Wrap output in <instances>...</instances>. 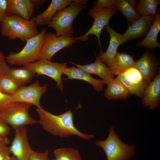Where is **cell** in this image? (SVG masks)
<instances>
[{
	"instance_id": "f35d334b",
	"label": "cell",
	"mask_w": 160,
	"mask_h": 160,
	"mask_svg": "<svg viewBox=\"0 0 160 160\" xmlns=\"http://www.w3.org/2000/svg\"><path fill=\"white\" fill-rule=\"evenodd\" d=\"M10 143V140L7 137L0 136V147L7 145Z\"/></svg>"
},
{
	"instance_id": "8fae6325",
	"label": "cell",
	"mask_w": 160,
	"mask_h": 160,
	"mask_svg": "<svg viewBox=\"0 0 160 160\" xmlns=\"http://www.w3.org/2000/svg\"><path fill=\"white\" fill-rule=\"evenodd\" d=\"M14 129L15 137L9 147L11 153L17 160H28L33 150L29 143L27 129L23 126Z\"/></svg>"
},
{
	"instance_id": "2e32d148",
	"label": "cell",
	"mask_w": 160,
	"mask_h": 160,
	"mask_svg": "<svg viewBox=\"0 0 160 160\" xmlns=\"http://www.w3.org/2000/svg\"><path fill=\"white\" fill-rule=\"evenodd\" d=\"M95 57L96 59L95 62L89 64L82 65L70 61L68 62L89 74H94L99 76L107 84L114 79V75L109 67L102 62L98 59L97 56L95 55Z\"/></svg>"
},
{
	"instance_id": "836d02e7",
	"label": "cell",
	"mask_w": 160,
	"mask_h": 160,
	"mask_svg": "<svg viewBox=\"0 0 160 160\" xmlns=\"http://www.w3.org/2000/svg\"><path fill=\"white\" fill-rule=\"evenodd\" d=\"M10 131V129L8 125L0 116V136L7 137Z\"/></svg>"
},
{
	"instance_id": "d4e9b609",
	"label": "cell",
	"mask_w": 160,
	"mask_h": 160,
	"mask_svg": "<svg viewBox=\"0 0 160 160\" xmlns=\"http://www.w3.org/2000/svg\"><path fill=\"white\" fill-rule=\"evenodd\" d=\"M159 0H140L136 4L135 9L140 15L155 16Z\"/></svg>"
},
{
	"instance_id": "ffe728a7",
	"label": "cell",
	"mask_w": 160,
	"mask_h": 160,
	"mask_svg": "<svg viewBox=\"0 0 160 160\" xmlns=\"http://www.w3.org/2000/svg\"><path fill=\"white\" fill-rule=\"evenodd\" d=\"M135 62L132 56L117 52L109 68L114 75L117 76L133 67Z\"/></svg>"
},
{
	"instance_id": "d6a6232c",
	"label": "cell",
	"mask_w": 160,
	"mask_h": 160,
	"mask_svg": "<svg viewBox=\"0 0 160 160\" xmlns=\"http://www.w3.org/2000/svg\"><path fill=\"white\" fill-rule=\"evenodd\" d=\"M11 103V95L0 91V113Z\"/></svg>"
},
{
	"instance_id": "8d00e7d4",
	"label": "cell",
	"mask_w": 160,
	"mask_h": 160,
	"mask_svg": "<svg viewBox=\"0 0 160 160\" xmlns=\"http://www.w3.org/2000/svg\"><path fill=\"white\" fill-rule=\"evenodd\" d=\"M24 1L31 17L34 13V7L31 0H24Z\"/></svg>"
},
{
	"instance_id": "7402d4cb",
	"label": "cell",
	"mask_w": 160,
	"mask_h": 160,
	"mask_svg": "<svg viewBox=\"0 0 160 160\" xmlns=\"http://www.w3.org/2000/svg\"><path fill=\"white\" fill-rule=\"evenodd\" d=\"M35 73L23 67L22 68H11L7 75L21 87L30 82Z\"/></svg>"
},
{
	"instance_id": "7c38bea8",
	"label": "cell",
	"mask_w": 160,
	"mask_h": 160,
	"mask_svg": "<svg viewBox=\"0 0 160 160\" xmlns=\"http://www.w3.org/2000/svg\"><path fill=\"white\" fill-rule=\"evenodd\" d=\"M159 62L154 54L146 49L133 67L141 73L144 80L149 83L157 76L159 69Z\"/></svg>"
},
{
	"instance_id": "d6986e66",
	"label": "cell",
	"mask_w": 160,
	"mask_h": 160,
	"mask_svg": "<svg viewBox=\"0 0 160 160\" xmlns=\"http://www.w3.org/2000/svg\"><path fill=\"white\" fill-rule=\"evenodd\" d=\"M160 31V10L159 7L158 8L156 14L145 37L137 45V46L145 47L151 50L159 47L160 44L157 39Z\"/></svg>"
},
{
	"instance_id": "7a4b0ae2",
	"label": "cell",
	"mask_w": 160,
	"mask_h": 160,
	"mask_svg": "<svg viewBox=\"0 0 160 160\" xmlns=\"http://www.w3.org/2000/svg\"><path fill=\"white\" fill-rule=\"evenodd\" d=\"M88 0H73L66 7L58 11L47 26L54 28L57 36L72 37L73 21L79 13L87 7Z\"/></svg>"
},
{
	"instance_id": "5bb4252c",
	"label": "cell",
	"mask_w": 160,
	"mask_h": 160,
	"mask_svg": "<svg viewBox=\"0 0 160 160\" xmlns=\"http://www.w3.org/2000/svg\"><path fill=\"white\" fill-rule=\"evenodd\" d=\"M103 30L109 33L110 41L107 50L104 52L101 49L97 57L102 62L106 64L109 67L117 52L119 47L121 45L122 34L116 32L109 25L105 27Z\"/></svg>"
},
{
	"instance_id": "ab89813d",
	"label": "cell",
	"mask_w": 160,
	"mask_h": 160,
	"mask_svg": "<svg viewBox=\"0 0 160 160\" xmlns=\"http://www.w3.org/2000/svg\"><path fill=\"white\" fill-rule=\"evenodd\" d=\"M4 160H17L16 158L13 155H10L7 157Z\"/></svg>"
},
{
	"instance_id": "74e56055",
	"label": "cell",
	"mask_w": 160,
	"mask_h": 160,
	"mask_svg": "<svg viewBox=\"0 0 160 160\" xmlns=\"http://www.w3.org/2000/svg\"><path fill=\"white\" fill-rule=\"evenodd\" d=\"M35 9H39L45 2L46 0H31Z\"/></svg>"
},
{
	"instance_id": "f546056e",
	"label": "cell",
	"mask_w": 160,
	"mask_h": 160,
	"mask_svg": "<svg viewBox=\"0 0 160 160\" xmlns=\"http://www.w3.org/2000/svg\"><path fill=\"white\" fill-rule=\"evenodd\" d=\"M93 4V7L117 10L114 0H98L94 2Z\"/></svg>"
},
{
	"instance_id": "cb8c5ba5",
	"label": "cell",
	"mask_w": 160,
	"mask_h": 160,
	"mask_svg": "<svg viewBox=\"0 0 160 160\" xmlns=\"http://www.w3.org/2000/svg\"><path fill=\"white\" fill-rule=\"evenodd\" d=\"M115 4L117 9L119 10L127 19L128 25L141 16L137 13L129 0H115Z\"/></svg>"
},
{
	"instance_id": "3957f363",
	"label": "cell",
	"mask_w": 160,
	"mask_h": 160,
	"mask_svg": "<svg viewBox=\"0 0 160 160\" xmlns=\"http://www.w3.org/2000/svg\"><path fill=\"white\" fill-rule=\"evenodd\" d=\"M37 26L34 17L27 20L16 15H6L0 25V33L10 40L26 42L39 33Z\"/></svg>"
},
{
	"instance_id": "4dcf8cb0",
	"label": "cell",
	"mask_w": 160,
	"mask_h": 160,
	"mask_svg": "<svg viewBox=\"0 0 160 160\" xmlns=\"http://www.w3.org/2000/svg\"><path fill=\"white\" fill-rule=\"evenodd\" d=\"M2 52L0 51V77L6 75L10 68Z\"/></svg>"
},
{
	"instance_id": "b9f144b4",
	"label": "cell",
	"mask_w": 160,
	"mask_h": 160,
	"mask_svg": "<svg viewBox=\"0 0 160 160\" xmlns=\"http://www.w3.org/2000/svg\"><path fill=\"white\" fill-rule=\"evenodd\" d=\"M0 91H1L0 89Z\"/></svg>"
},
{
	"instance_id": "5b68a950",
	"label": "cell",
	"mask_w": 160,
	"mask_h": 160,
	"mask_svg": "<svg viewBox=\"0 0 160 160\" xmlns=\"http://www.w3.org/2000/svg\"><path fill=\"white\" fill-rule=\"evenodd\" d=\"M47 33L46 29L43 28L37 35L27 40L25 45L20 51L10 53L6 56L7 63L10 65L23 66L38 60Z\"/></svg>"
},
{
	"instance_id": "4316f807",
	"label": "cell",
	"mask_w": 160,
	"mask_h": 160,
	"mask_svg": "<svg viewBox=\"0 0 160 160\" xmlns=\"http://www.w3.org/2000/svg\"><path fill=\"white\" fill-rule=\"evenodd\" d=\"M53 153L57 160H82L78 150L73 148H57L54 150Z\"/></svg>"
},
{
	"instance_id": "60d3db41",
	"label": "cell",
	"mask_w": 160,
	"mask_h": 160,
	"mask_svg": "<svg viewBox=\"0 0 160 160\" xmlns=\"http://www.w3.org/2000/svg\"><path fill=\"white\" fill-rule=\"evenodd\" d=\"M55 160H57L55 159Z\"/></svg>"
},
{
	"instance_id": "f1b7e54d",
	"label": "cell",
	"mask_w": 160,
	"mask_h": 160,
	"mask_svg": "<svg viewBox=\"0 0 160 160\" xmlns=\"http://www.w3.org/2000/svg\"><path fill=\"white\" fill-rule=\"evenodd\" d=\"M123 73L127 80L131 83L139 84L145 81L140 72L133 67L127 69Z\"/></svg>"
},
{
	"instance_id": "277c9868",
	"label": "cell",
	"mask_w": 160,
	"mask_h": 160,
	"mask_svg": "<svg viewBox=\"0 0 160 160\" xmlns=\"http://www.w3.org/2000/svg\"><path fill=\"white\" fill-rule=\"evenodd\" d=\"M107 137L103 140H97L95 145L105 152L107 160H128L135 154V146L122 142L113 127L109 130Z\"/></svg>"
},
{
	"instance_id": "9c48e42d",
	"label": "cell",
	"mask_w": 160,
	"mask_h": 160,
	"mask_svg": "<svg viewBox=\"0 0 160 160\" xmlns=\"http://www.w3.org/2000/svg\"><path fill=\"white\" fill-rule=\"evenodd\" d=\"M77 40L73 37L57 36L51 32L47 33L41 48L38 60H51L53 56L60 50L76 43Z\"/></svg>"
},
{
	"instance_id": "603a6c76",
	"label": "cell",
	"mask_w": 160,
	"mask_h": 160,
	"mask_svg": "<svg viewBox=\"0 0 160 160\" xmlns=\"http://www.w3.org/2000/svg\"><path fill=\"white\" fill-rule=\"evenodd\" d=\"M6 15H16L25 20L30 19L24 0H6Z\"/></svg>"
},
{
	"instance_id": "e575fe53",
	"label": "cell",
	"mask_w": 160,
	"mask_h": 160,
	"mask_svg": "<svg viewBox=\"0 0 160 160\" xmlns=\"http://www.w3.org/2000/svg\"><path fill=\"white\" fill-rule=\"evenodd\" d=\"M6 0H0V25L6 16Z\"/></svg>"
},
{
	"instance_id": "6da1fadb",
	"label": "cell",
	"mask_w": 160,
	"mask_h": 160,
	"mask_svg": "<svg viewBox=\"0 0 160 160\" xmlns=\"http://www.w3.org/2000/svg\"><path fill=\"white\" fill-rule=\"evenodd\" d=\"M36 111L39 118L38 123L44 130L52 135L65 137L76 135L85 140L94 137V135L84 133L76 128L71 110L58 115L52 114L42 107L36 108Z\"/></svg>"
},
{
	"instance_id": "484cf974",
	"label": "cell",
	"mask_w": 160,
	"mask_h": 160,
	"mask_svg": "<svg viewBox=\"0 0 160 160\" xmlns=\"http://www.w3.org/2000/svg\"><path fill=\"white\" fill-rule=\"evenodd\" d=\"M121 81L128 91L130 94L134 95L142 98L149 83L146 81L139 84H135L128 81L123 73L117 75L116 78Z\"/></svg>"
},
{
	"instance_id": "83f0119b",
	"label": "cell",
	"mask_w": 160,
	"mask_h": 160,
	"mask_svg": "<svg viewBox=\"0 0 160 160\" xmlns=\"http://www.w3.org/2000/svg\"><path fill=\"white\" fill-rule=\"evenodd\" d=\"M21 87L7 75L0 77V89L4 93L11 95Z\"/></svg>"
},
{
	"instance_id": "ba28073f",
	"label": "cell",
	"mask_w": 160,
	"mask_h": 160,
	"mask_svg": "<svg viewBox=\"0 0 160 160\" xmlns=\"http://www.w3.org/2000/svg\"><path fill=\"white\" fill-rule=\"evenodd\" d=\"M116 10L113 9L97 7H95L90 9L87 15L93 18V23L89 30L83 35L75 38L77 41H85L88 40L90 35H94L97 38L99 47L102 48L100 36L102 30L106 26L109 25L111 18L116 13Z\"/></svg>"
},
{
	"instance_id": "9a60e30c",
	"label": "cell",
	"mask_w": 160,
	"mask_h": 160,
	"mask_svg": "<svg viewBox=\"0 0 160 160\" xmlns=\"http://www.w3.org/2000/svg\"><path fill=\"white\" fill-rule=\"evenodd\" d=\"M159 71L156 77L149 84L142 100L143 106L148 108L150 110L160 105V70Z\"/></svg>"
},
{
	"instance_id": "d590c367",
	"label": "cell",
	"mask_w": 160,
	"mask_h": 160,
	"mask_svg": "<svg viewBox=\"0 0 160 160\" xmlns=\"http://www.w3.org/2000/svg\"><path fill=\"white\" fill-rule=\"evenodd\" d=\"M11 154L9 147L7 145L0 147V160H4Z\"/></svg>"
},
{
	"instance_id": "44dd1931",
	"label": "cell",
	"mask_w": 160,
	"mask_h": 160,
	"mask_svg": "<svg viewBox=\"0 0 160 160\" xmlns=\"http://www.w3.org/2000/svg\"><path fill=\"white\" fill-rule=\"evenodd\" d=\"M107 85L104 96L108 99H125L130 94L123 83L116 78Z\"/></svg>"
},
{
	"instance_id": "4fadbf2b",
	"label": "cell",
	"mask_w": 160,
	"mask_h": 160,
	"mask_svg": "<svg viewBox=\"0 0 160 160\" xmlns=\"http://www.w3.org/2000/svg\"><path fill=\"white\" fill-rule=\"evenodd\" d=\"M155 16H141L128 25L122 36L121 44L129 40L140 39L145 36Z\"/></svg>"
},
{
	"instance_id": "8992f818",
	"label": "cell",
	"mask_w": 160,
	"mask_h": 160,
	"mask_svg": "<svg viewBox=\"0 0 160 160\" xmlns=\"http://www.w3.org/2000/svg\"><path fill=\"white\" fill-rule=\"evenodd\" d=\"M31 105L22 102L10 103L0 113V116L8 125L14 129L38 123V121L34 119L29 114Z\"/></svg>"
},
{
	"instance_id": "52a82bcc",
	"label": "cell",
	"mask_w": 160,
	"mask_h": 160,
	"mask_svg": "<svg viewBox=\"0 0 160 160\" xmlns=\"http://www.w3.org/2000/svg\"><path fill=\"white\" fill-rule=\"evenodd\" d=\"M38 75L49 76L56 82V86L63 92V85L62 76L64 70L68 67L66 63L53 62L46 59L38 60L23 66Z\"/></svg>"
},
{
	"instance_id": "1f68e13d",
	"label": "cell",
	"mask_w": 160,
	"mask_h": 160,
	"mask_svg": "<svg viewBox=\"0 0 160 160\" xmlns=\"http://www.w3.org/2000/svg\"><path fill=\"white\" fill-rule=\"evenodd\" d=\"M48 150L44 152L33 151L30 155L28 160H50L49 157Z\"/></svg>"
},
{
	"instance_id": "ac0fdd59",
	"label": "cell",
	"mask_w": 160,
	"mask_h": 160,
	"mask_svg": "<svg viewBox=\"0 0 160 160\" xmlns=\"http://www.w3.org/2000/svg\"><path fill=\"white\" fill-rule=\"evenodd\" d=\"M63 74L67 78L65 79H75L85 81L91 84L97 92L103 90V86L106 84L102 80L95 79L88 73L76 67H67L64 71Z\"/></svg>"
},
{
	"instance_id": "e0dca14e",
	"label": "cell",
	"mask_w": 160,
	"mask_h": 160,
	"mask_svg": "<svg viewBox=\"0 0 160 160\" xmlns=\"http://www.w3.org/2000/svg\"><path fill=\"white\" fill-rule=\"evenodd\" d=\"M73 0H52L44 11L34 17L37 25H48L59 10L69 5Z\"/></svg>"
},
{
	"instance_id": "30bf717a",
	"label": "cell",
	"mask_w": 160,
	"mask_h": 160,
	"mask_svg": "<svg viewBox=\"0 0 160 160\" xmlns=\"http://www.w3.org/2000/svg\"><path fill=\"white\" fill-rule=\"evenodd\" d=\"M48 84L40 86L39 81L27 86L20 88L11 95V103L22 102L33 105L37 108H41L40 99L41 95L46 93Z\"/></svg>"
}]
</instances>
